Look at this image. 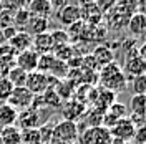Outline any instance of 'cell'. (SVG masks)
I'll use <instances>...</instances> for the list:
<instances>
[{"label": "cell", "mask_w": 146, "mask_h": 144, "mask_svg": "<svg viewBox=\"0 0 146 144\" xmlns=\"http://www.w3.org/2000/svg\"><path fill=\"white\" fill-rule=\"evenodd\" d=\"M98 80H100L103 90L113 91L115 94L126 90V85H128L126 75L123 73V68L118 63H110L106 66L100 68Z\"/></svg>", "instance_id": "1"}, {"label": "cell", "mask_w": 146, "mask_h": 144, "mask_svg": "<svg viewBox=\"0 0 146 144\" xmlns=\"http://www.w3.org/2000/svg\"><path fill=\"white\" fill-rule=\"evenodd\" d=\"M80 136V129L78 124L73 121H66L62 119L56 124H53V134H52V141L58 144H73L78 141Z\"/></svg>", "instance_id": "2"}, {"label": "cell", "mask_w": 146, "mask_h": 144, "mask_svg": "<svg viewBox=\"0 0 146 144\" xmlns=\"http://www.w3.org/2000/svg\"><path fill=\"white\" fill-rule=\"evenodd\" d=\"M80 144H111V133L106 127H83L78 136Z\"/></svg>", "instance_id": "3"}, {"label": "cell", "mask_w": 146, "mask_h": 144, "mask_svg": "<svg viewBox=\"0 0 146 144\" xmlns=\"http://www.w3.org/2000/svg\"><path fill=\"white\" fill-rule=\"evenodd\" d=\"M33 98H35V96H33L25 86H20V88H13L10 98L7 99V103H9L12 108H15L18 113H20V111H23V109L32 108Z\"/></svg>", "instance_id": "4"}, {"label": "cell", "mask_w": 146, "mask_h": 144, "mask_svg": "<svg viewBox=\"0 0 146 144\" xmlns=\"http://www.w3.org/2000/svg\"><path fill=\"white\" fill-rule=\"evenodd\" d=\"M125 71L128 75H131L133 78L141 76V75H146V61L138 55L136 48H133V50L128 52L126 60H125V70H123V73Z\"/></svg>", "instance_id": "5"}, {"label": "cell", "mask_w": 146, "mask_h": 144, "mask_svg": "<svg viewBox=\"0 0 146 144\" xmlns=\"http://www.w3.org/2000/svg\"><path fill=\"white\" fill-rule=\"evenodd\" d=\"M25 88H27L33 96H40L48 90V75L40 71H32L27 75L25 81Z\"/></svg>", "instance_id": "6"}, {"label": "cell", "mask_w": 146, "mask_h": 144, "mask_svg": "<svg viewBox=\"0 0 146 144\" xmlns=\"http://www.w3.org/2000/svg\"><path fill=\"white\" fill-rule=\"evenodd\" d=\"M38 58H40V55L36 53L33 48L25 50L22 53L15 55V66L28 75V73H32V71H36V68H38Z\"/></svg>", "instance_id": "7"}, {"label": "cell", "mask_w": 146, "mask_h": 144, "mask_svg": "<svg viewBox=\"0 0 146 144\" xmlns=\"http://www.w3.org/2000/svg\"><path fill=\"white\" fill-rule=\"evenodd\" d=\"M110 133H111V137L119 139V141H123V143H129V141H133V137H135L136 127H135V124H133L128 118H125V119H119L118 123L110 129Z\"/></svg>", "instance_id": "8"}, {"label": "cell", "mask_w": 146, "mask_h": 144, "mask_svg": "<svg viewBox=\"0 0 146 144\" xmlns=\"http://www.w3.org/2000/svg\"><path fill=\"white\" fill-rule=\"evenodd\" d=\"M56 18L65 27H72L73 23L82 22L80 5H76V3H65L60 10H56Z\"/></svg>", "instance_id": "9"}, {"label": "cell", "mask_w": 146, "mask_h": 144, "mask_svg": "<svg viewBox=\"0 0 146 144\" xmlns=\"http://www.w3.org/2000/svg\"><path fill=\"white\" fill-rule=\"evenodd\" d=\"M80 13H82V22L86 27H96L103 18V13L100 12L96 3H82L80 5Z\"/></svg>", "instance_id": "10"}, {"label": "cell", "mask_w": 146, "mask_h": 144, "mask_svg": "<svg viewBox=\"0 0 146 144\" xmlns=\"http://www.w3.org/2000/svg\"><path fill=\"white\" fill-rule=\"evenodd\" d=\"M18 124L22 126V129H35V127H40V109L35 108H28L23 109L18 113Z\"/></svg>", "instance_id": "11"}, {"label": "cell", "mask_w": 146, "mask_h": 144, "mask_svg": "<svg viewBox=\"0 0 146 144\" xmlns=\"http://www.w3.org/2000/svg\"><path fill=\"white\" fill-rule=\"evenodd\" d=\"M32 42H33V36L30 35L28 32H18L17 35L13 36L12 40H9L7 43L9 46L13 50V53H22L25 50H30L32 48Z\"/></svg>", "instance_id": "12"}, {"label": "cell", "mask_w": 146, "mask_h": 144, "mask_svg": "<svg viewBox=\"0 0 146 144\" xmlns=\"http://www.w3.org/2000/svg\"><path fill=\"white\" fill-rule=\"evenodd\" d=\"M85 113H86V106L76 99H68L63 106V116L66 121L76 123V119H80Z\"/></svg>", "instance_id": "13"}, {"label": "cell", "mask_w": 146, "mask_h": 144, "mask_svg": "<svg viewBox=\"0 0 146 144\" xmlns=\"http://www.w3.org/2000/svg\"><path fill=\"white\" fill-rule=\"evenodd\" d=\"M27 10L30 12V15L33 17H43V18H50L53 7H52V2L48 0H32L30 3L25 5Z\"/></svg>", "instance_id": "14"}, {"label": "cell", "mask_w": 146, "mask_h": 144, "mask_svg": "<svg viewBox=\"0 0 146 144\" xmlns=\"http://www.w3.org/2000/svg\"><path fill=\"white\" fill-rule=\"evenodd\" d=\"M91 58H93V61L96 63L98 68H103V66H106L110 63H115V53H113V50L105 45L96 46L93 50V53H91Z\"/></svg>", "instance_id": "15"}, {"label": "cell", "mask_w": 146, "mask_h": 144, "mask_svg": "<svg viewBox=\"0 0 146 144\" xmlns=\"http://www.w3.org/2000/svg\"><path fill=\"white\" fill-rule=\"evenodd\" d=\"M32 48H33L38 55L52 53V50H53V42H52V35H50V32H46V33H40V35L33 36Z\"/></svg>", "instance_id": "16"}, {"label": "cell", "mask_w": 146, "mask_h": 144, "mask_svg": "<svg viewBox=\"0 0 146 144\" xmlns=\"http://www.w3.org/2000/svg\"><path fill=\"white\" fill-rule=\"evenodd\" d=\"M115 98H116V94H115L113 91H108V90H103V88H101V90L96 93V98L93 101V108L98 109L100 113H106L110 109V106L115 103Z\"/></svg>", "instance_id": "17"}, {"label": "cell", "mask_w": 146, "mask_h": 144, "mask_svg": "<svg viewBox=\"0 0 146 144\" xmlns=\"http://www.w3.org/2000/svg\"><path fill=\"white\" fill-rule=\"evenodd\" d=\"M18 119V111L9 103H0V129L7 126H15Z\"/></svg>", "instance_id": "18"}, {"label": "cell", "mask_w": 146, "mask_h": 144, "mask_svg": "<svg viewBox=\"0 0 146 144\" xmlns=\"http://www.w3.org/2000/svg\"><path fill=\"white\" fill-rule=\"evenodd\" d=\"M128 28H129V32L133 33V35L136 36H141L146 33V15L145 13H141V12H136V13H133L129 20H128Z\"/></svg>", "instance_id": "19"}, {"label": "cell", "mask_w": 146, "mask_h": 144, "mask_svg": "<svg viewBox=\"0 0 146 144\" xmlns=\"http://www.w3.org/2000/svg\"><path fill=\"white\" fill-rule=\"evenodd\" d=\"M48 25H50V18H43V17H30V22H28V33L32 36L40 35V33H46L48 30Z\"/></svg>", "instance_id": "20"}, {"label": "cell", "mask_w": 146, "mask_h": 144, "mask_svg": "<svg viewBox=\"0 0 146 144\" xmlns=\"http://www.w3.org/2000/svg\"><path fill=\"white\" fill-rule=\"evenodd\" d=\"M129 114L145 118L146 116V94H133L129 99Z\"/></svg>", "instance_id": "21"}, {"label": "cell", "mask_w": 146, "mask_h": 144, "mask_svg": "<svg viewBox=\"0 0 146 144\" xmlns=\"http://www.w3.org/2000/svg\"><path fill=\"white\" fill-rule=\"evenodd\" d=\"M0 139L2 144H20V127L7 126L0 129Z\"/></svg>", "instance_id": "22"}, {"label": "cell", "mask_w": 146, "mask_h": 144, "mask_svg": "<svg viewBox=\"0 0 146 144\" xmlns=\"http://www.w3.org/2000/svg\"><path fill=\"white\" fill-rule=\"evenodd\" d=\"M30 12L27 10V7L23 5L22 9H18L13 13V27L17 28L18 32H25V28L28 27V22H30Z\"/></svg>", "instance_id": "23"}, {"label": "cell", "mask_w": 146, "mask_h": 144, "mask_svg": "<svg viewBox=\"0 0 146 144\" xmlns=\"http://www.w3.org/2000/svg\"><path fill=\"white\" fill-rule=\"evenodd\" d=\"M20 144H42L38 127H35V129H20Z\"/></svg>", "instance_id": "24"}, {"label": "cell", "mask_w": 146, "mask_h": 144, "mask_svg": "<svg viewBox=\"0 0 146 144\" xmlns=\"http://www.w3.org/2000/svg\"><path fill=\"white\" fill-rule=\"evenodd\" d=\"M7 78L9 81L13 85V88H20V86H25V81H27V73L22 71L20 68H12L9 73H7Z\"/></svg>", "instance_id": "25"}, {"label": "cell", "mask_w": 146, "mask_h": 144, "mask_svg": "<svg viewBox=\"0 0 146 144\" xmlns=\"http://www.w3.org/2000/svg\"><path fill=\"white\" fill-rule=\"evenodd\" d=\"M103 114L105 113H100L98 109H90L88 113H85L83 116H85V121H86V127H98L101 126V123H103Z\"/></svg>", "instance_id": "26"}, {"label": "cell", "mask_w": 146, "mask_h": 144, "mask_svg": "<svg viewBox=\"0 0 146 144\" xmlns=\"http://www.w3.org/2000/svg\"><path fill=\"white\" fill-rule=\"evenodd\" d=\"M13 91V85L9 81L7 76H0V103H7Z\"/></svg>", "instance_id": "27"}, {"label": "cell", "mask_w": 146, "mask_h": 144, "mask_svg": "<svg viewBox=\"0 0 146 144\" xmlns=\"http://www.w3.org/2000/svg\"><path fill=\"white\" fill-rule=\"evenodd\" d=\"M52 35V42H53V48L55 46H63L70 43V38L66 35V30H53L50 32Z\"/></svg>", "instance_id": "28"}, {"label": "cell", "mask_w": 146, "mask_h": 144, "mask_svg": "<svg viewBox=\"0 0 146 144\" xmlns=\"http://www.w3.org/2000/svg\"><path fill=\"white\" fill-rule=\"evenodd\" d=\"M108 113L110 114H113L115 118H118V119H125V118H128V106H125L123 103H113L111 106H110V109H108Z\"/></svg>", "instance_id": "29"}, {"label": "cell", "mask_w": 146, "mask_h": 144, "mask_svg": "<svg viewBox=\"0 0 146 144\" xmlns=\"http://www.w3.org/2000/svg\"><path fill=\"white\" fill-rule=\"evenodd\" d=\"M133 91L135 94H146V75L133 78Z\"/></svg>", "instance_id": "30"}, {"label": "cell", "mask_w": 146, "mask_h": 144, "mask_svg": "<svg viewBox=\"0 0 146 144\" xmlns=\"http://www.w3.org/2000/svg\"><path fill=\"white\" fill-rule=\"evenodd\" d=\"M38 133L42 137V144H48L52 141V134H53V124H42L38 127Z\"/></svg>", "instance_id": "31"}, {"label": "cell", "mask_w": 146, "mask_h": 144, "mask_svg": "<svg viewBox=\"0 0 146 144\" xmlns=\"http://www.w3.org/2000/svg\"><path fill=\"white\" fill-rule=\"evenodd\" d=\"M12 25H13V13L3 9L0 12V30H3V28H7V27H12Z\"/></svg>", "instance_id": "32"}, {"label": "cell", "mask_w": 146, "mask_h": 144, "mask_svg": "<svg viewBox=\"0 0 146 144\" xmlns=\"http://www.w3.org/2000/svg\"><path fill=\"white\" fill-rule=\"evenodd\" d=\"M133 143L135 144H146V126L136 127V133H135V137H133Z\"/></svg>", "instance_id": "33"}, {"label": "cell", "mask_w": 146, "mask_h": 144, "mask_svg": "<svg viewBox=\"0 0 146 144\" xmlns=\"http://www.w3.org/2000/svg\"><path fill=\"white\" fill-rule=\"evenodd\" d=\"M2 33H3V38H5V40L9 42V40H12V38H13V36H15V35L18 33V30H17L15 27H13V25H12V27L3 28V30H2Z\"/></svg>", "instance_id": "34"}, {"label": "cell", "mask_w": 146, "mask_h": 144, "mask_svg": "<svg viewBox=\"0 0 146 144\" xmlns=\"http://www.w3.org/2000/svg\"><path fill=\"white\" fill-rule=\"evenodd\" d=\"M10 53H13V50L9 46V43L0 45V58H2V56H5V55H10Z\"/></svg>", "instance_id": "35"}, {"label": "cell", "mask_w": 146, "mask_h": 144, "mask_svg": "<svg viewBox=\"0 0 146 144\" xmlns=\"http://www.w3.org/2000/svg\"><path fill=\"white\" fill-rule=\"evenodd\" d=\"M138 55H139V56H141V58L146 61V42L139 46V48H138Z\"/></svg>", "instance_id": "36"}, {"label": "cell", "mask_w": 146, "mask_h": 144, "mask_svg": "<svg viewBox=\"0 0 146 144\" xmlns=\"http://www.w3.org/2000/svg\"><path fill=\"white\" fill-rule=\"evenodd\" d=\"M2 10H3V5H2V2H0V12H2Z\"/></svg>", "instance_id": "37"}, {"label": "cell", "mask_w": 146, "mask_h": 144, "mask_svg": "<svg viewBox=\"0 0 146 144\" xmlns=\"http://www.w3.org/2000/svg\"><path fill=\"white\" fill-rule=\"evenodd\" d=\"M125 144H135V143H133V141H129V143H125Z\"/></svg>", "instance_id": "38"}, {"label": "cell", "mask_w": 146, "mask_h": 144, "mask_svg": "<svg viewBox=\"0 0 146 144\" xmlns=\"http://www.w3.org/2000/svg\"><path fill=\"white\" fill-rule=\"evenodd\" d=\"M145 126H146V116H145Z\"/></svg>", "instance_id": "39"}, {"label": "cell", "mask_w": 146, "mask_h": 144, "mask_svg": "<svg viewBox=\"0 0 146 144\" xmlns=\"http://www.w3.org/2000/svg\"><path fill=\"white\" fill-rule=\"evenodd\" d=\"M0 144H2V139H0Z\"/></svg>", "instance_id": "40"}]
</instances>
